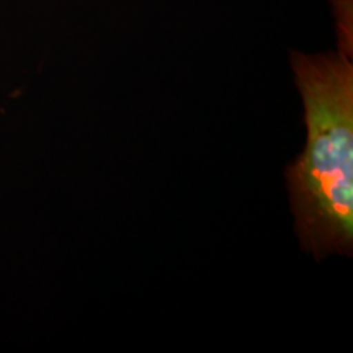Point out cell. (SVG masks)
I'll use <instances>...</instances> for the list:
<instances>
[{
  "label": "cell",
  "mask_w": 353,
  "mask_h": 353,
  "mask_svg": "<svg viewBox=\"0 0 353 353\" xmlns=\"http://www.w3.org/2000/svg\"><path fill=\"white\" fill-rule=\"evenodd\" d=\"M306 145L286 169L294 229L316 260L353 250V68L345 52L291 54Z\"/></svg>",
  "instance_id": "6da1fadb"
}]
</instances>
